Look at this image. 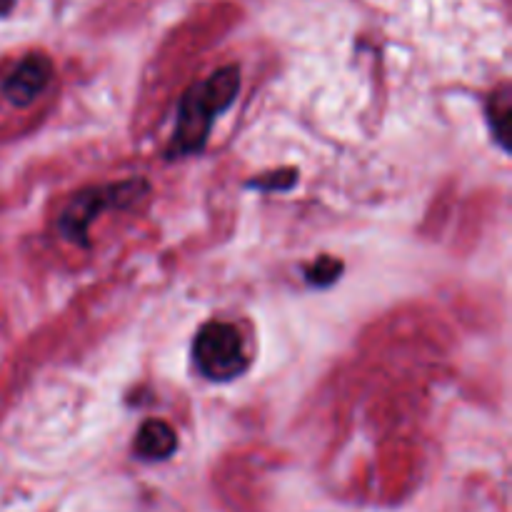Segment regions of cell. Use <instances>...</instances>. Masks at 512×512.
I'll list each match as a JSON object with an SVG mask.
<instances>
[{
    "label": "cell",
    "mask_w": 512,
    "mask_h": 512,
    "mask_svg": "<svg viewBox=\"0 0 512 512\" xmlns=\"http://www.w3.org/2000/svg\"><path fill=\"white\" fill-rule=\"evenodd\" d=\"M148 193V183L140 178L123 180V183L105 185V188H88L75 195L63 210L60 218V233L73 243H88V228L103 210L108 208H128L138 203Z\"/></svg>",
    "instance_id": "cell-2"
},
{
    "label": "cell",
    "mask_w": 512,
    "mask_h": 512,
    "mask_svg": "<svg viewBox=\"0 0 512 512\" xmlns=\"http://www.w3.org/2000/svg\"><path fill=\"white\" fill-rule=\"evenodd\" d=\"M15 0H0V15H8L10 8H13Z\"/></svg>",
    "instance_id": "cell-8"
},
{
    "label": "cell",
    "mask_w": 512,
    "mask_h": 512,
    "mask_svg": "<svg viewBox=\"0 0 512 512\" xmlns=\"http://www.w3.org/2000/svg\"><path fill=\"white\" fill-rule=\"evenodd\" d=\"M340 270H343V265H340L338 260L320 258L318 263L313 265V270H310V280H313L315 285H330L333 280H338Z\"/></svg>",
    "instance_id": "cell-7"
},
{
    "label": "cell",
    "mask_w": 512,
    "mask_h": 512,
    "mask_svg": "<svg viewBox=\"0 0 512 512\" xmlns=\"http://www.w3.org/2000/svg\"><path fill=\"white\" fill-rule=\"evenodd\" d=\"M193 358L200 373L215 383H225L248 370L243 340L228 323H208L193 343Z\"/></svg>",
    "instance_id": "cell-3"
},
{
    "label": "cell",
    "mask_w": 512,
    "mask_h": 512,
    "mask_svg": "<svg viewBox=\"0 0 512 512\" xmlns=\"http://www.w3.org/2000/svg\"><path fill=\"white\" fill-rule=\"evenodd\" d=\"M175 448H178V438L163 420H148L135 438V453L143 460H168Z\"/></svg>",
    "instance_id": "cell-5"
},
{
    "label": "cell",
    "mask_w": 512,
    "mask_h": 512,
    "mask_svg": "<svg viewBox=\"0 0 512 512\" xmlns=\"http://www.w3.org/2000/svg\"><path fill=\"white\" fill-rule=\"evenodd\" d=\"M50 75H53V63L43 53H33L20 60L8 78L3 80V95L13 105H28L48 88Z\"/></svg>",
    "instance_id": "cell-4"
},
{
    "label": "cell",
    "mask_w": 512,
    "mask_h": 512,
    "mask_svg": "<svg viewBox=\"0 0 512 512\" xmlns=\"http://www.w3.org/2000/svg\"><path fill=\"white\" fill-rule=\"evenodd\" d=\"M240 90V70L235 65L215 70L208 80L193 85L180 103L178 130H175L173 153H195L205 145L213 118L233 105Z\"/></svg>",
    "instance_id": "cell-1"
},
{
    "label": "cell",
    "mask_w": 512,
    "mask_h": 512,
    "mask_svg": "<svg viewBox=\"0 0 512 512\" xmlns=\"http://www.w3.org/2000/svg\"><path fill=\"white\" fill-rule=\"evenodd\" d=\"M488 115H490V125H493V130H495V138H498L500 143L505 145V140H508L510 115H512L510 88H508V85H503V88H500L498 93H493V98H490Z\"/></svg>",
    "instance_id": "cell-6"
}]
</instances>
